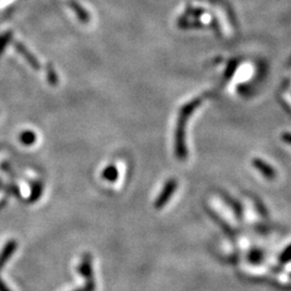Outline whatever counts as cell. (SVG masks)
<instances>
[{
	"label": "cell",
	"mask_w": 291,
	"mask_h": 291,
	"mask_svg": "<svg viewBox=\"0 0 291 291\" xmlns=\"http://www.w3.org/2000/svg\"><path fill=\"white\" fill-rule=\"evenodd\" d=\"M202 98L197 97L188 102L180 108L175 129V154L178 160L186 161L188 158V148H187V126L188 121L197 108L201 106Z\"/></svg>",
	"instance_id": "obj_1"
},
{
	"label": "cell",
	"mask_w": 291,
	"mask_h": 291,
	"mask_svg": "<svg viewBox=\"0 0 291 291\" xmlns=\"http://www.w3.org/2000/svg\"><path fill=\"white\" fill-rule=\"evenodd\" d=\"M79 272L83 277L85 278V285L83 288L78 289L76 291H95V282L93 276V268H92V257L90 254H84L82 258V261L79 266Z\"/></svg>",
	"instance_id": "obj_2"
},
{
	"label": "cell",
	"mask_w": 291,
	"mask_h": 291,
	"mask_svg": "<svg viewBox=\"0 0 291 291\" xmlns=\"http://www.w3.org/2000/svg\"><path fill=\"white\" fill-rule=\"evenodd\" d=\"M177 188H178L177 179L171 178V179H168L167 181H166L162 191H161L160 195L157 197V200H155V202H154V208L162 209L163 207L169 202L170 197L174 195Z\"/></svg>",
	"instance_id": "obj_3"
},
{
	"label": "cell",
	"mask_w": 291,
	"mask_h": 291,
	"mask_svg": "<svg viewBox=\"0 0 291 291\" xmlns=\"http://www.w3.org/2000/svg\"><path fill=\"white\" fill-rule=\"evenodd\" d=\"M18 248V243L14 240H10L6 243V245L0 251V271L4 268V266L8 263V261L14 254L15 250Z\"/></svg>",
	"instance_id": "obj_4"
},
{
	"label": "cell",
	"mask_w": 291,
	"mask_h": 291,
	"mask_svg": "<svg viewBox=\"0 0 291 291\" xmlns=\"http://www.w3.org/2000/svg\"><path fill=\"white\" fill-rule=\"evenodd\" d=\"M15 49L18 50L19 53L22 55L26 62L30 65L33 69L35 70H39L41 68V65L39 63V61L36 59V57L33 55L32 52H30L22 42H15Z\"/></svg>",
	"instance_id": "obj_5"
},
{
	"label": "cell",
	"mask_w": 291,
	"mask_h": 291,
	"mask_svg": "<svg viewBox=\"0 0 291 291\" xmlns=\"http://www.w3.org/2000/svg\"><path fill=\"white\" fill-rule=\"evenodd\" d=\"M67 4H68L69 8L72 10V11H74L76 17L78 18V20H79L81 23H83V24L90 23V21H91L90 13L82 7L79 2L77 1V0H68V1H67Z\"/></svg>",
	"instance_id": "obj_6"
},
{
	"label": "cell",
	"mask_w": 291,
	"mask_h": 291,
	"mask_svg": "<svg viewBox=\"0 0 291 291\" xmlns=\"http://www.w3.org/2000/svg\"><path fill=\"white\" fill-rule=\"evenodd\" d=\"M177 25L180 29H193V28H201L203 27V23L197 20H189L185 15L180 17L177 21Z\"/></svg>",
	"instance_id": "obj_7"
},
{
	"label": "cell",
	"mask_w": 291,
	"mask_h": 291,
	"mask_svg": "<svg viewBox=\"0 0 291 291\" xmlns=\"http://www.w3.org/2000/svg\"><path fill=\"white\" fill-rule=\"evenodd\" d=\"M102 177L103 179L107 180L108 183H114L119 178V170L117 166L114 164H109L106 166L104 170L102 171Z\"/></svg>",
	"instance_id": "obj_8"
},
{
	"label": "cell",
	"mask_w": 291,
	"mask_h": 291,
	"mask_svg": "<svg viewBox=\"0 0 291 291\" xmlns=\"http://www.w3.org/2000/svg\"><path fill=\"white\" fill-rule=\"evenodd\" d=\"M42 192H43V185L41 184V181H35L32 185V193L29 195V202L30 203H34V202H37L40 196L42 195Z\"/></svg>",
	"instance_id": "obj_9"
},
{
	"label": "cell",
	"mask_w": 291,
	"mask_h": 291,
	"mask_svg": "<svg viewBox=\"0 0 291 291\" xmlns=\"http://www.w3.org/2000/svg\"><path fill=\"white\" fill-rule=\"evenodd\" d=\"M45 72H46V78H48V81L51 85H57L59 84V76L56 74V70L54 68V66L51 63L46 64L45 67Z\"/></svg>",
	"instance_id": "obj_10"
},
{
	"label": "cell",
	"mask_w": 291,
	"mask_h": 291,
	"mask_svg": "<svg viewBox=\"0 0 291 291\" xmlns=\"http://www.w3.org/2000/svg\"><path fill=\"white\" fill-rule=\"evenodd\" d=\"M36 139H37V136H36V134L33 131H24L20 135L21 143L26 146H30L35 144Z\"/></svg>",
	"instance_id": "obj_11"
},
{
	"label": "cell",
	"mask_w": 291,
	"mask_h": 291,
	"mask_svg": "<svg viewBox=\"0 0 291 291\" xmlns=\"http://www.w3.org/2000/svg\"><path fill=\"white\" fill-rule=\"evenodd\" d=\"M253 164H254V166H256V168H258L260 171L262 170L263 173L266 174V176H268V177H272V176L274 175L273 169L271 167H268V165L264 162H262V161L254 160Z\"/></svg>",
	"instance_id": "obj_12"
},
{
	"label": "cell",
	"mask_w": 291,
	"mask_h": 291,
	"mask_svg": "<svg viewBox=\"0 0 291 291\" xmlns=\"http://www.w3.org/2000/svg\"><path fill=\"white\" fill-rule=\"evenodd\" d=\"M204 9H201V8H188L186 10V13H185V17L187 18H200L201 15L204 14Z\"/></svg>",
	"instance_id": "obj_13"
},
{
	"label": "cell",
	"mask_w": 291,
	"mask_h": 291,
	"mask_svg": "<svg viewBox=\"0 0 291 291\" xmlns=\"http://www.w3.org/2000/svg\"><path fill=\"white\" fill-rule=\"evenodd\" d=\"M11 37H12V33H7L0 37V53L4 50V48H6V45L8 44Z\"/></svg>",
	"instance_id": "obj_14"
},
{
	"label": "cell",
	"mask_w": 291,
	"mask_h": 291,
	"mask_svg": "<svg viewBox=\"0 0 291 291\" xmlns=\"http://www.w3.org/2000/svg\"><path fill=\"white\" fill-rule=\"evenodd\" d=\"M290 260H291V245L286 248L284 252L282 253V256H280V262L286 263L290 261Z\"/></svg>",
	"instance_id": "obj_15"
},
{
	"label": "cell",
	"mask_w": 291,
	"mask_h": 291,
	"mask_svg": "<svg viewBox=\"0 0 291 291\" xmlns=\"http://www.w3.org/2000/svg\"><path fill=\"white\" fill-rule=\"evenodd\" d=\"M0 291H12L8 287V285L3 282L1 277H0Z\"/></svg>",
	"instance_id": "obj_16"
},
{
	"label": "cell",
	"mask_w": 291,
	"mask_h": 291,
	"mask_svg": "<svg viewBox=\"0 0 291 291\" xmlns=\"http://www.w3.org/2000/svg\"><path fill=\"white\" fill-rule=\"evenodd\" d=\"M284 139H285V142H288V143L291 144V135L286 134L285 136H284Z\"/></svg>",
	"instance_id": "obj_17"
}]
</instances>
